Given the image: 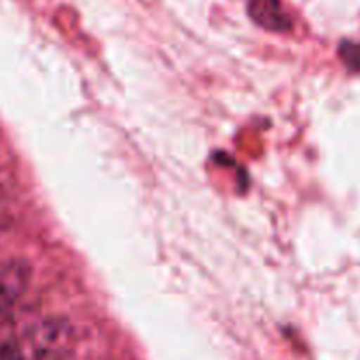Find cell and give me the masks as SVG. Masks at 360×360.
Segmentation results:
<instances>
[{
  "label": "cell",
  "instance_id": "cell-1",
  "mask_svg": "<svg viewBox=\"0 0 360 360\" xmlns=\"http://www.w3.org/2000/svg\"><path fill=\"white\" fill-rule=\"evenodd\" d=\"M21 345L25 360H60L72 348L74 330L65 320H42L28 330Z\"/></svg>",
  "mask_w": 360,
  "mask_h": 360
},
{
  "label": "cell",
  "instance_id": "cell-2",
  "mask_svg": "<svg viewBox=\"0 0 360 360\" xmlns=\"http://www.w3.org/2000/svg\"><path fill=\"white\" fill-rule=\"evenodd\" d=\"M32 280V266L25 259L0 262V319L13 309L27 292Z\"/></svg>",
  "mask_w": 360,
  "mask_h": 360
},
{
  "label": "cell",
  "instance_id": "cell-3",
  "mask_svg": "<svg viewBox=\"0 0 360 360\" xmlns=\"http://www.w3.org/2000/svg\"><path fill=\"white\" fill-rule=\"evenodd\" d=\"M248 16L253 23L269 32H288L292 20L281 0H248Z\"/></svg>",
  "mask_w": 360,
  "mask_h": 360
},
{
  "label": "cell",
  "instance_id": "cell-4",
  "mask_svg": "<svg viewBox=\"0 0 360 360\" xmlns=\"http://www.w3.org/2000/svg\"><path fill=\"white\" fill-rule=\"evenodd\" d=\"M0 360H25L21 340L6 329H0Z\"/></svg>",
  "mask_w": 360,
  "mask_h": 360
},
{
  "label": "cell",
  "instance_id": "cell-5",
  "mask_svg": "<svg viewBox=\"0 0 360 360\" xmlns=\"http://www.w3.org/2000/svg\"><path fill=\"white\" fill-rule=\"evenodd\" d=\"M341 56H343L345 62H347L352 69L360 67V48L357 44L348 42V44L341 46Z\"/></svg>",
  "mask_w": 360,
  "mask_h": 360
}]
</instances>
